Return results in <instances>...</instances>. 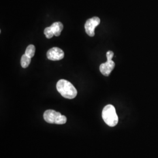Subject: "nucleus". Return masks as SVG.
<instances>
[{
  "label": "nucleus",
  "mask_w": 158,
  "mask_h": 158,
  "mask_svg": "<svg viewBox=\"0 0 158 158\" xmlns=\"http://www.w3.org/2000/svg\"><path fill=\"white\" fill-rule=\"evenodd\" d=\"M56 89L62 97L68 99L74 98L77 94V91L73 85L66 80H59L57 83Z\"/></svg>",
  "instance_id": "1"
},
{
  "label": "nucleus",
  "mask_w": 158,
  "mask_h": 158,
  "mask_svg": "<svg viewBox=\"0 0 158 158\" xmlns=\"http://www.w3.org/2000/svg\"><path fill=\"white\" fill-rule=\"evenodd\" d=\"M102 118L108 126L111 127L117 125L118 122V117L116 113L115 108L111 104H108L103 108L102 111Z\"/></svg>",
  "instance_id": "2"
},
{
  "label": "nucleus",
  "mask_w": 158,
  "mask_h": 158,
  "mask_svg": "<svg viewBox=\"0 0 158 158\" xmlns=\"http://www.w3.org/2000/svg\"><path fill=\"white\" fill-rule=\"evenodd\" d=\"M44 118L46 122L49 124L62 125L64 124L67 121V118L64 115L53 110H48L45 111Z\"/></svg>",
  "instance_id": "3"
},
{
  "label": "nucleus",
  "mask_w": 158,
  "mask_h": 158,
  "mask_svg": "<svg viewBox=\"0 0 158 158\" xmlns=\"http://www.w3.org/2000/svg\"><path fill=\"white\" fill-rule=\"evenodd\" d=\"M107 61L106 63H102L100 66V71L104 76H108L112 72L114 68H115V64L112 60L114 53L111 51H108L106 54Z\"/></svg>",
  "instance_id": "4"
},
{
  "label": "nucleus",
  "mask_w": 158,
  "mask_h": 158,
  "mask_svg": "<svg viewBox=\"0 0 158 158\" xmlns=\"http://www.w3.org/2000/svg\"><path fill=\"white\" fill-rule=\"evenodd\" d=\"M100 19L97 17H93L92 18L87 20L85 23V32L91 37L95 35V28L100 24Z\"/></svg>",
  "instance_id": "5"
},
{
  "label": "nucleus",
  "mask_w": 158,
  "mask_h": 158,
  "mask_svg": "<svg viewBox=\"0 0 158 158\" xmlns=\"http://www.w3.org/2000/svg\"><path fill=\"white\" fill-rule=\"evenodd\" d=\"M46 55L49 60L56 61L63 59L64 56V53L61 49L57 47H54L47 52Z\"/></svg>",
  "instance_id": "6"
},
{
  "label": "nucleus",
  "mask_w": 158,
  "mask_h": 158,
  "mask_svg": "<svg viewBox=\"0 0 158 158\" xmlns=\"http://www.w3.org/2000/svg\"><path fill=\"white\" fill-rule=\"evenodd\" d=\"M51 28L52 29L55 36H59L60 35L61 32L63 29V25L62 23L56 22V23H53L51 25Z\"/></svg>",
  "instance_id": "7"
},
{
  "label": "nucleus",
  "mask_w": 158,
  "mask_h": 158,
  "mask_svg": "<svg viewBox=\"0 0 158 158\" xmlns=\"http://www.w3.org/2000/svg\"><path fill=\"white\" fill-rule=\"evenodd\" d=\"M31 62V58L30 57L28 56L27 55L24 54L21 57V64L23 68L25 69L29 66V64Z\"/></svg>",
  "instance_id": "8"
},
{
  "label": "nucleus",
  "mask_w": 158,
  "mask_h": 158,
  "mask_svg": "<svg viewBox=\"0 0 158 158\" xmlns=\"http://www.w3.org/2000/svg\"><path fill=\"white\" fill-rule=\"evenodd\" d=\"M35 53V46L34 45H29L27 48L25 54L27 55L28 56L32 58V57H34Z\"/></svg>",
  "instance_id": "9"
},
{
  "label": "nucleus",
  "mask_w": 158,
  "mask_h": 158,
  "mask_svg": "<svg viewBox=\"0 0 158 158\" xmlns=\"http://www.w3.org/2000/svg\"><path fill=\"white\" fill-rule=\"evenodd\" d=\"M44 34H45L46 37L48 39H51L55 35L53 31H52V29L51 28V27H47V28H46L45 29V30H44Z\"/></svg>",
  "instance_id": "10"
}]
</instances>
